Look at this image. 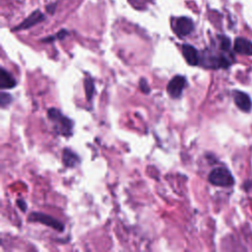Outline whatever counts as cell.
Instances as JSON below:
<instances>
[{
	"instance_id": "1",
	"label": "cell",
	"mask_w": 252,
	"mask_h": 252,
	"mask_svg": "<svg viewBox=\"0 0 252 252\" xmlns=\"http://www.w3.org/2000/svg\"><path fill=\"white\" fill-rule=\"evenodd\" d=\"M47 115L49 120L54 124L56 132L64 136L71 135L72 128H73V122L69 118L63 115L56 109H49L47 110Z\"/></svg>"
},
{
	"instance_id": "2",
	"label": "cell",
	"mask_w": 252,
	"mask_h": 252,
	"mask_svg": "<svg viewBox=\"0 0 252 252\" xmlns=\"http://www.w3.org/2000/svg\"><path fill=\"white\" fill-rule=\"evenodd\" d=\"M211 184L220 187H229L235 183V179L229 170L226 168L214 169L208 177Z\"/></svg>"
},
{
	"instance_id": "3",
	"label": "cell",
	"mask_w": 252,
	"mask_h": 252,
	"mask_svg": "<svg viewBox=\"0 0 252 252\" xmlns=\"http://www.w3.org/2000/svg\"><path fill=\"white\" fill-rule=\"evenodd\" d=\"M28 220H29V222L43 224L57 232H63V230H64V226H63V224H61L59 220H57L56 219H54L48 215H45L43 213H38V212L32 213L28 217Z\"/></svg>"
},
{
	"instance_id": "4",
	"label": "cell",
	"mask_w": 252,
	"mask_h": 252,
	"mask_svg": "<svg viewBox=\"0 0 252 252\" xmlns=\"http://www.w3.org/2000/svg\"><path fill=\"white\" fill-rule=\"evenodd\" d=\"M187 82L185 77L181 75L174 76L168 84L167 92L170 94V97L173 99H177L181 96V94L186 86Z\"/></svg>"
},
{
	"instance_id": "5",
	"label": "cell",
	"mask_w": 252,
	"mask_h": 252,
	"mask_svg": "<svg viewBox=\"0 0 252 252\" xmlns=\"http://www.w3.org/2000/svg\"><path fill=\"white\" fill-rule=\"evenodd\" d=\"M173 29L174 33L181 38L191 34V32L194 30V24L190 18L181 17L175 20Z\"/></svg>"
},
{
	"instance_id": "6",
	"label": "cell",
	"mask_w": 252,
	"mask_h": 252,
	"mask_svg": "<svg viewBox=\"0 0 252 252\" xmlns=\"http://www.w3.org/2000/svg\"><path fill=\"white\" fill-rule=\"evenodd\" d=\"M182 54L186 62L189 65L191 66H196L199 64L200 62V57L198 54L197 49L190 46V45H183L182 46Z\"/></svg>"
},
{
	"instance_id": "7",
	"label": "cell",
	"mask_w": 252,
	"mask_h": 252,
	"mask_svg": "<svg viewBox=\"0 0 252 252\" xmlns=\"http://www.w3.org/2000/svg\"><path fill=\"white\" fill-rule=\"evenodd\" d=\"M234 100H235L236 107L239 110H241L242 111H245V112L250 111V110L252 108V103H251V99L248 94H246L245 93H242V92L236 91L234 93Z\"/></svg>"
},
{
	"instance_id": "8",
	"label": "cell",
	"mask_w": 252,
	"mask_h": 252,
	"mask_svg": "<svg viewBox=\"0 0 252 252\" xmlns=\"http://www.w3.org/2000/svg\"><path fill=\"white\" fill-rule=\"evenodd\" d=\"M45 16L40 11H35L33 14H31L26 20H24L19 26H17L14 31H21V30H27L31 27L37 25L38 23L44 21Z\"/></svg>"
},
{
	"instance_id": "9",
	"label": "cell",
	"mask_w": 252,
	"mask_h": 252,
	"mask_svg": "<svg viewBox=\"0 0 252 252\" xmlns=\"http://www.w3.org/2000/svg\"><path fill=\"white\" fill-rule=\"evenodd\" d=\"M234 49L236 52L243 55H252V43L243 38H237L235 41Z\"/></svg>"
},
{
	"instance_id": "10",
	"label": "cell",
	"mask_w": 252,
	"mask_h": 252,
	"mask_svg": "<svg viewBox=\"0 0 252 252\" xmlns=\"http://www.w3.org/2000/svg\"><path fill=\"white\" fill-rule=\"evenodd\" d=\"M16 81L13 76L4 68L0 69V88L2 90L13 89L16 86Z\"/></svg>"
},
{
	"instance_id": "11",
	"label": "cell",
	"mask_w": 252,
	"mask_h": 252,
	"mask_svg": "<svg viewBox=\"0 0 252 252\" xmlns=\"http://www.w3.org/2000/svg\"><path fill=\"white\" fill-rule=\"evenodd\" d=\"M62 161L66 167L74 168L79 164L80 159H79L78 155L75 154L73 151H71L69 149H65L62 153Z\"/></svg>"
},
{
	"instance_id": "12",
	"label": "cell",
	"mask_w": 252,
	"mask_h": 252,
	"mask_svg": "<svg viewBox=\"0 0 252 252\" xmlns=\"http://www.w3.org/2000/svg\"><path fill=\"white\" fill-rule=\"evenodd\" d=\"M84 87H85L86 98L88 99V101H91L94 92V85L93 80L91 78H86L84 81Z\"/></svg>"
},
{
	"instance_id": "13",
	"label": "cell",
	"mask_w": 252,
	"mask_h": 252,
	"mask_svg": "<svg viewBox=\"0 0 252 252\" xmlns=\"http://www.w3.org/2000/svg\"><path fill=\"white\" fill-rule=\"evenodd\" d=\"M13 101V98L7 93H1L0 94V104H1V108L8 107Z\"/></svg>"
},
{
	"instance_id": "14",
	"label": "cell",
	"mask_w": 252,
	"mask_h": 252,
	"mask_svg": "<svg viewBox=\"0 0 252 252\" xmlns=\"http://www.w3.org/2000/svg\"><path fill=\"white\" fill-rule=\"evenodd\" d=\"M139 86H140L141 91H142L144 94H149V93H150V88H149L148 83H147V81H146L145 79H141V80H140Z\"/></svg>"
},
{
	"instance_id": "15",
	"label": "cell",
	"mask_w": 252,
	"mask_h": 252,
	"mask_svg": "<svg viewBox=\"0 0 252 252\" xmlns=\"http://www.w3.org/2000/svg\"><path fill=\"white\" fill-rule=\"evenodd\" d=\"M17 205L18 207L23 211V212H26L27 211V204L24 200H21V199H18L17 200Z\"/></svg>"
},
{
	"instance_id": "16",
	"label": "cell",
	"mask_w": 252,
	"mask_h": 252,
	"mask_svg": "<svg viewBox=\"0 0 252 252\" xmlns=\"http://www.w3.org/2000/svg\"><path fill=\"white\" fill-rule=\"evenodd\" d=\"M66 35H67V32L64 31V30H62V31H60L59 33L56 35V37H57L59 40H62V39H64V38L66 37Z\"/></svg>"
}]
</instances>
